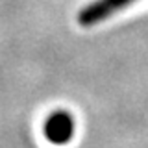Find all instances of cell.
Masks as SVG:
<instances>
[{"mask_svg": "<svg viewBox=\"0 0 148 148\" xmlns=\"http://www.w3.org/2000/svg\"><path fill=\"white\" fill-rule=\"evenodd\" d=\"M45 137L52 145H67L74 137V119L69 111H54L48 115L45 126Z\"/></svg>", "mask_w": 148, "mask_h": 148, "instance_id": "2", "label": "cell"}, {"mask_svg": "<svg viewBox=\"0 0 148 148\" xmlns=\"http://www.w3.org/2000/svg\"><path fill=\"white\" fill-rule=\"evenodd\" d=\"M133 2H137V0H95L78 13V24L83 28H91L106 18L113 17L117 11L128 8Z\"/></svg>", "mask_w": 148, "mask_h": 148, "instance_id": "1", "label": "cell"}]
</instances>
